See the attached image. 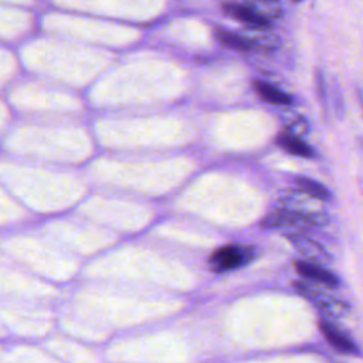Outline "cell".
<instances>
[{
	"label": "cell",
	"instance_id": "6da1fadb",
	"mask_svg": "<svg viewBox=\"0 0 363 363\" xmlns=\"http://www.w3.org/2000/svg\"><path fill=\"white\" fill-rule=\"evenodd\" d=\"M252 248L227 245L213 252V255L208 258V267L216 272H225L248 264L252 259Z\"/></svg>",
	"mask_w": 363,
	"mask_h": 363
},
{
	"label": "cell",
	"instance_id": "7a4b0ae2",
	"mask_svg": "<svg viewBox=\"0 0 363 363\" xmlns=\"http://www.w3.org/2000/svg\"><path fill=\"white\" fill-rule=\"evenodd\" d=\"M224 10H225V13H228L235 20H238L241 23H245V24H248L251 27L265 28V27L269 26L268 17H265L259 10H257L252 6L230 3V4L224 6Z\"/></svg>",
	"mask_w": 363,
	"mask_h": 363
},
{
	"label": "cell",
	"instance_id": "3957f363",
	"mask_svg": "<svg viewBox=\"0 0 363 363\" xmlns=\"http://www.w3.org/2000/svg\"><path fill=\"white\" fill-rule=\"evenodd\" d=\"M320 332L323 335V337L326 339V342L336 350L342 352V353H357V347L353 343V340L343 332L340 330L337 326H335L333 323L328 322V320H322L319 323Z\"/></svg>",
	"mask_w": 363,
	"mask_h": 363
},
{
	"label": "cell",
	"instance_id": "277c9868",
	"mask_svg": "<svg viewBox=\"0 0 363 363\" xmlns=\"http://www.w3.org/2000/svg\"><path fill=\"white\" fill-rule=\"evenodd\" d=\"M319 221L316 220L315 216L303 214L299 211H291V210H279L274 214H271L265 220V225L268 227H285V225H303V227H311L316 225Z\"/></svg>",
	"mask_w": 363,
	"mask_h": 363
},
{
	"label": "cell",
	"instance_id": "5b68a950",
	"mask_svg": "<svg viewBox=\"0 0 363 363\" xmlns=\"http://www.w3.org/2000/svg\"><path fill=\"white\" fill-rule=\"evenodd\" d=\"M295 269L301 277H303L306 279H311V281H315V282H319L325 286L335 288V286L339 285L337 277L335 274H332L330 271L325 269L320 265L306 262V261H296L295 262Z\"/></svg>",
	"mask_w": 363,
	"mask_h": 363
},
{
	"label": "cell",
	"instance_id": "8992f818",
	"mask_svg": "<svg viewBox=\"0 0 363 363\" xmlns=\"http://www.w3.org/2000/svg\"><path fill=\"white\" fill-rule=\"evenodd\" d=\"M296 286L299 288V291H302L303 294H306L308 296H311V299H313V301L318 303V306H319L325 313H328V315L339 316V315H342V313L345 312V309H346V306H345L342 302L336 301V299H332V298H329V296H325V295L320 294V292H315V291L309 289V288L305 286V285H299L298 282H296Z\"/></svg>",
	"mask_w": 363,
	"mask_h": 363
},
{
	"label": "cell",
	"instance_id": "52a82bcc",
	"mask_svg": "<svg viewBox=\"0 0 363 363\" xmlns=\"http://www.w3.org/2000/svg\"><path fill=\"white\" fill-rule=\"evenodd\" d=\"M254 88L257 91V94L267 102L269 104H275V105H289L292 104V96L286 92H284L282 89H279L278 86L264 82V81H255L254 82Z\"/></svg>",
	"mask_w": 363,
	"mask_h": 363
},
{
	"label": "cell",
	"instance_id": "ba28073f",
	"mask_svg": "<svg viewBox=\"0 0 363 363\" xmlns=\"http://www.w3.org/2000/svg\"><path fill=\"white\" fill-rule=\"evenodd\" d=\"M278 143L282 146L284 150H286L291 155L302 156V157H311L313 156V149L305 143L301 138L292 135L291 132H284L278 136Z\"/></svg>",
	"mask_w": 363,
	"mask_h": 363
},
{
	"label": "cell",
	"instance_id": "9c48e42d",
	"mask_svg": "<svg viewBox=\"0 0 363 363\" xmlns=\"http://www.w3.org/2000/svg\"><path fill=\"white\" fill-rule=\"evenodd\" d=\"M216 38L225 47L228 48H234V50H241V51H247V50H252L255 47V43L247 37H242L240 34L231 33V31H225V30H218L216 31Z\"/></svg>",
	"mask_w": 363,
	"mask_h": 363
},
{
	"label": "cell",
	"instance_id": "30bf717a",
	"mask_svg": "<svg viewBox=\"0 0 363 363\" xmlns=\"http://www.w3.org/2000/svg\"><path fill=\"white\" fill-rule=\"evenodd\" d=\"M296 184L301 190H303L305 193H308L309 196H312L315 199H319V200L330 199V191L325 186L318 183L316 180H312L309 177H298Z\"/></svg>",
	"mask_w": 363,
	"mask_h": 363
}]
</instances>
